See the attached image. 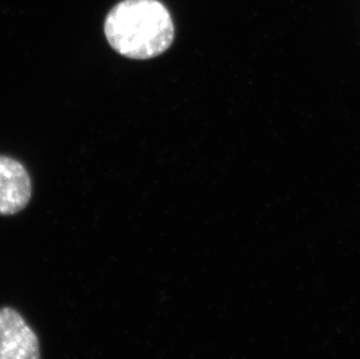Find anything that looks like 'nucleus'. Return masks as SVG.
I'll return each mask as SVG.
<instances>
[{
	"mask_svg": "<svg viewBox=\"0 0 360 359\" xmlns=\"http://www.w3.org/2000/svg\"><path fill=\"white\" fill-rule=\"evenodd\" d=\"M110 46L126 58H157L173 44L169 11L159 0H124L110 11L104 24Z\"/></svg>",
	"mask_w": 360,
	"mask_h": 359,
	"instance_id": "nucleus-1",
	"label": "nucleus"
},
{
	"mask_svg": "<svg viewBox=\"0 0 360 359\" xmlns=\"http://www.w3.org/2000/svg\"><path fill=\"white\" fill-rule=\"evenodd\" d=\"M0 359H41L38 336L11 307L0 308Z\"/></svg>",
	"mask_w": 360,
	"mask_h": 359,
	"instance_id": "nucleus-2",
	"label": "nucleus"
},
{
	"mask_svg": "<svg viewBox=\"0 0 360 359\" xmlns=\"http://www.w3.org/2000/svg\"><path fill=\"white\" fill-rule=\"evenodd\" d=\"M32 196V182L22 163L0 156V215L22 210Z\"/></svg>",
	"mask_w": 360,
	"mask_h": 359,
	"instance_id": "nucleus-3",
	"label": "nucleus"
}]
</instances>
